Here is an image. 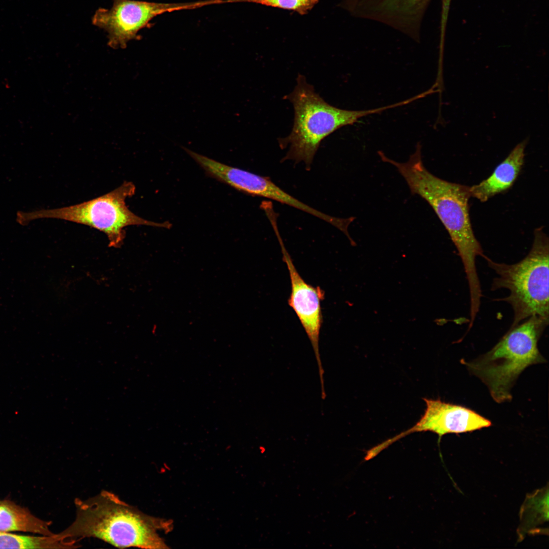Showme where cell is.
<instances>
[{
	"label": "cell",
	"instance_id": "cell-1",
	"mask_svg": "<svg viewBox=\"0 0 549 549\" xmlns=\"http://www.w3.org/2000/svg\"><path fill=\"white\" fill-rule=\"evenodd\" d=\"M418 143L415 151L406 162H399L379 151L385 163L394 166L408 184L412 195H418L433 208L448 232L461 259L468 283L470 299L482 297L476 259L485 255L476 238L470 221L469 200L470 187L442 179L424 167Z\"/></svg>",
	"mask_w": 549,
	"mask_h": 549
},
{
	"label": "cell",
	"instance_id": "cell-2",
	"mask_svg": "<svg viewBox=\"0 0 549 549\" xmlns=\"http://www.w3.org/2000/svg\"><path fill=\"white\" fill-rule=\"evenodd\" d=\"M76 516L73 523L56 534L60 540L73 541L96 538L120 548H164L167 546L158 531L166 525L103 490L86 499L74 501Z\"/></svg>",
	"mask_w": 549,
	"mask_h": 549
},
{
	"label": "cell",
	"instance_id": "cell-3",
	"mask_svg": "<svg viewBox=\"0 0 549 549\" xmlns=\"http://www.w3.org/2000/svg\"><path fill=\"white\" fill-rule=\"evenodd\" d=\"M548 323L549 318L532 316L510 327L486 353L461 362L487 386L496 403L510 401L511 388L520 375L529 366L546 361L538 343Z\"/></svg>",
	"mask_w": 549,
	"mask_h": 549
},
{
	"label": "cell",
	"instance_id": "cell-4",
	"mask_svg": "<svg viewBox=\"0 0 549 549\" xmlns=\"http://www.w3.org/2000/svg\"><path fill=\"white\" fill-rule=\"evenodd\" d=\"M293 104L294 117L292 131L279 140L280 146L288 150L283 160L303 162L310 169L322 141L340 128L351 125L360 118L398 107V103L372 109L350 110L325 102L298 74L293 90L286 97Z\"/></svg>",
	"mask_w": 549,
	"mask_h": 549
},
{
	"label": "cell",
	"instance_id": "cell-5",
	"mask_svg": "<svg viewBox=\"0 0 549 549\" xmlns=\"http://www.w3.org/2000/svg\"><path fill=\"white\" fill-rule=\"evenodd\" d=\"M548 258V237L542 228L535 229L531 250L518 262L507 264L486 255L483 258L497 274L491 290L509 291L508 296L497 300L506 302L512 309L510 327L533 315L549 318Z\"/></svg>",
	"mask_w": 549,
	"mask_h": 549
},
{
	"label": "cell",
	"instance_id": "cell-6",
	"mask_svg": "<svg viewBox=\"0 0 549 549\" xmlns=\"http://www.w3.org/2000/svg\"><path fill=\"white\" fill-rule=\"evenodd\" d=\"M136 187L130 181L104 195L69 206L23 211L16 214V222L22 226L39 219H56L89 226L104 233L110 247L118 248L125 237V228L130 226H149L170 229L168 221L155 222L133 212L126 200L133 196Z\"/></svg>",
	"mask_w": 549,
	"mask_h": 549
},
{
	"label": "cell",
	"instance_id": "cell-7",
	"mask_svg": "<svg viewBox=\"0 0 549 549\" xmlns=\"http://www.w3.org/2000/svg\"><path fill=\"white\" fill-rule=\"evenodd\" d=\"M206 5L205 1L191 3L165 4L134 0H113L110 9H98L93 24L108 34V44L113 48H124L137 38L138 32L155 17L165 12L192 9Z\"/></svg>",
	"mask_w": 549,
	"mask_h": 549
},
{
	"label": "cell",
	"instance_id": "cell-8",
	"mask_svg": "<svg viewBox=\"0 0 549 549\" xmlns=\"http://www.w3.org/2000/svg\"><path fill=\"white\" fill-rule=\"evenodd\" d=\"M206 174L243 193L272 199L320 218L339 229L344 219L334 217L307 205L290 195L267 177L223 164L206 156L198 162Z\"/></svg>",
	"mask_w": 549,
	"mask_h": 549
},
{
	"label": "cell",
	"instance_id": "cell-9",
	"mask_svg": "<svg viewBox=\"0 0 549 549\" xmlns=\"http://www.w3.org/2000/svg\"><path fill=\"white\" fill-rule=\"evenodd\" d=\"M431 0H342L351 16L387 25L419 43L425 13Z\"/></svg>",
	"mask_w": 549,
	"mask_h": 549
},
{
	"label": "cell",
	"instance_id": "cell-10",
	"mask_svg": "<svg viewBox=\"0 0 549 549\" xmlns=\"http://www.w3.org/2000/svg\"><path fill=\"white\" fill-rule=\"evenodd\" d=\"M426 409L419 420L412 428L377 445L380 451L401 438L414 432L430 431L441 438L449 433L471 432L492 425V422L475 411L440 399L423 398Z\"/></svg>",
	"mask_w": 549,
	"mask_h": 549
},
{
	"label": "cell",
	"instance_id": "cell-11",
	"mask_svg": "<svg viewBox=\"0 0 549 549\" xmlns=\"http://www.w3.org/2000/svg\"><path fill=\"white\" fill-rule=\"evenodd\" d=\"M277 236L281 246L283 258L290 276L291 291L288 304L298 318L312 344L317 362L321 388H324V370L320 356L319 335L322 323L321 301L324 292L319 287L305 282L297 271L286 249L279 232Z\"/></svg>",
	"mask_w": 549,
	"mask_h": 549
},
{
	"label": "cell",
	"instance_id": "cell-12",
	"mask_svg": "<svg viewBox=\"0 0 549 549\" xmlns=\"http://www.w3.org/2000/svg\"><path fill=\"white\" fill-rule=\"evenodd\" d=\"M525 140L517 145L487 178L470 187L471 197L484 202L508 190L513 184L524 161Z\"/></svg>",
	"mask_w": 549,
	"mask_h": 549
},
{
	"label": "cell",
	"instance_id": "cell-13",
	"mask_svg": "<svg viewBox=\"0 0 549 549\" xmlns=\"http://www.w3.org/2000/svg\"><path fill=\"white\" fill-rule=\"evenodd\" d=\"M50 522L34 515L27 508L14 502L0 499V532H24L50 536Z\"/></svg>",
	"mask_w": 549,
	"mask_h": 549
},
{
	"label": "cell",
	"instance_id": "cell-14",
	"mask_svg": "<svg viewBox=\"0 0 549 549\" xmlns=\"http://www.w3.org/2000/svg\"><path fill=\"white\" fill-rule=\"evenodd\" d=\"M74 543L50 536H31L0 532V548H72Z\"/></svg>",
	"mask_w": 549,
	"mask_h": 549
},
{
	"label": "cell",
	"instance_id": "cell-15",
	"mask_svg": "<svg viewBox=\"0 0 549 549\" xmlns=\"http://www.w3.org/2000/svg\"><path fill=\"white\" fill-rule=\"evenodd\" d=\"M548 489L540 490L527 497L521 512V532L533 533L548 520Z\"/></svg>",
	"mask_w": 549,
	"mask_h": 549
},
{
	"label": "cell",
	"instance_id": "cell-16",
	"mask_svg": "<svg viewBox=\"0 0 549 549\" xmlns=\"http://www.w3.org/2000/svg\"><path fill=\"white\" fill-rule=\"evenodd\" d=\"M319 0H230L228 2H247L293 11L303 15L307 14Z\"/></svg>",
	"mask_w": 549,
	"mask_h": 549
},
{
	"label": "cell",
	"instance_id": "cell-17",
	"mask_svg": "<svg viewBox=\"0 0 549 549\" xmlns=\"http://www.w3.org/2000/svg\"><path fill=\"white\" fill-rule=\"evenodd\" d=\"M441 2L444 4H449L451 2V0H441Z\"/></svg>",
	"mask_w": 549,
	"mask_h": 549
}]
</instances>
